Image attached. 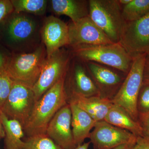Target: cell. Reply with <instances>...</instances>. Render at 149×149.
<instances>
[{"mask_svg":"<svg viewBox=\"0 0 149 149\" xmlns=\"http://www.w3.org/2000/svg\"><path fill=\"white\" fill-rule=\"evenodd\" d=\"M41 27L34 17L14 12L0 30V36L6 45L14 52H29L41 44Z\"/></svg>","mask_w":149,"mask_h":149,"instance_id":"6da1fadb","label":"cell"},{"mask_svg":"<svg viewBox=\"0 0 149 149\" xmlns=\"http://www.w3.org/2000/svg\"><path fill=\"white\" fill-rule=\"evenodd\" d=\"M65 78L59 80L35 103L29 120L23 128L28 137L46 134L48 125L55 115L68 103Z\"/></svg>","mask_w":149,"mask_h":149,"instance_id":"7a4b0ae2","label":"cell"},{"mask_svg":"<svg viewBox=\"0 0 149 149\" xmlns=\"http://www.w3.org/2000/svg\"><path fill=\"white\" fill-rule=\"evenodd\" d=\"M72 57L81 61L93 62L127 74L133 59L119 42L95 46H80L71 49Z\"/></svg>","mask_w":149,"mask_h":149,"instance_id":"3957f363","label":"cell"},{"mask_svg":"<svg viewBox=\"0 0 149 149\" xmlns=\"http://www.w3.org/2000/svg\"><path fill=\"white\" fill-rule=\"evenodd\" d=\"M47 58L45 47L42 43L32 52L14 53L6 71L14 81L32 88L40 77Z\"/></svg>","mask_w":149,"mask_h":149,"instance_id":"277c9868","label":"cell"},{"mask_svg":"<svg viewBox=\"0 0 149 149\" xmlns=\"http://www.w3.org/2000/svg\"><path fill=\"white\" fill-rule=\"evenodd\" d=\"M89 17L112 42H118L125 21L118 0H90Z\"/></svg>","mask_w":149,"mask_h":149,"instance_id":"5b68a950","label":"cell"},{"mask_svg":"<svg viewBox=\"0 0 149 149\" xmlns=\"http://www.w3.org/2000/svg\"><path fill=\"white\" fill-rule=\"evenodd\" d=\"M146 55H141L133 59L130 71L119 91L111 100L113 104L125 110L134 120L138 122L137 100L143 85V71Z\"/></svg>","mask_w":149,"mask_h":149,"instance_id":"8992f818","label":"cell"},{"mask_svg":"<svg viewBox=\"0 0 149 149\" xmlns=\"http://www.w3.org/2000/svg\"><path fill=\"white\" fill-rule=\"evenodd\" d=\"M72 58L70 51L64 47L47 58L40 77L32 88L36 102L59 80L65 77Z\"/></svg>","mask_w":149,"mask_h":149,"instance_id":"52a82bcc","label":"cell"},{"mask_svg":"<svg viewBox=\"0 0 149 149\" xmlns=\"http://www.w3.org/2000/svg\"><path fill=\"white\" fill-rule=\"evenodd\" d=\"M36 102L32 88L13 80L8 97L1 110L8 118L19 121L24 128Z\"/></svg>","mask_w":149,"mask_h":149,"instance_id":"ba28073f","label":"cell"},{"mask_svg":"<svg viewBox=\"0 0 149 149\" xmlns=\"http://www.w3.org/2000/svg\"><path fill=\"white\" fill-rule=\"evenodd\" d=\"M134 59L149 52V14L135 21L125 22L119 42Z\"/></svg>","mask_w":149,"mask_h":149,"instance_id":"9c48e42d","label":"cell"},{"mask_svg":"<svg viewBox=\"0 0 149 149\" xmlns=\"http://www.w3.org/2000/svg\"><path fill=\"white\" fill-rule=\"evenodd\" d=\"M84 63L98 91L99 96L111 100L119 91L127 74L114 68L93 62Z\"/></svg>","mask_w":149,"mask_h":149,"instance_id":"30bf717a","label":"cell"},{"mask_svg":"<svg viewBox=\"0 0 149 149\" xmlns=\"http://www.w3.org/2000/svg\"><path fill=\"white\" fill-rule=\"evenodd\" d=\"M68 25V47L71 49L80 46H95L113 43L89 16L75 22H70Z\"/></svg>","mask_w":149,"mask_h":149,"instance_id":"8fae6325","label":"cell"},{"mask_svg":"<svg viewBox=\"0 0 149 149\" xmlns=\"http://www.w3.org/2000/svg\"><path fill=\"white\" fill-rule=\"evenodd\" d=\"M89 139L95 149H113L120 145L136 141L137 136L104 120L96 122Z\"/></svg>","mask_w":149,"mask_h":149,"instance_id":"7c38bea8","label":"cell"},{"mask_svg":"<svg viewBox=\"0 0 149 149\" xmlns=\"http://www.w3.org/2000/svg\"><path fill=\"white\" fill-rule=\"evenodd\" d=\"M40 36L42 43L45 47L47 58L69 45L68 25L53 15L44 19L41 26Z\"/></svg>","mask_w":149,"mask_h":149,"instance_id":"4fadbf2b","label":"cell"},{"mask_svg":"<svg viewBox=\"0 0 149 149\" xmlns=\"http://www.w3.org/2000/svg\"><path fill=\"white\" fill-rule=\"evenodd\" d=\"M71 109L68 103L62 107L51 120L46 134L63 149L76 147L71 129Z\"/></svg>","mask_w":149,"mask_h":149,"instance_id":"5bb4252c","label":"cell"},{"mask_svg":"<svg viewBox=\"0 0 149 149\" xmlns=\"http://www.w3.org/2000/svg\"><path fill=\"white\" fill-rule=\"evenodd\" d=\"M66 75L68 92L85 97L99 96L98 91L88 73L85 63L72 56ZM100 97V96H99Z\"/></svg>","mask_w":149,"mask_h":149,"instance_id":"9a60e30c","label":"cell"},{"mask_svg":"<svg viewBox=\"0 0 149 149\" xmlns=\"http://www.w3.org/2000/svg\"><path fill=\"white\" fill-rule=\"evenodd\" d=\"M68 102H72L89 114L96 122L104 120L113 104L111 100L99 96L85 97L75 93L68 94Z\"/></svg>","mask_w":149,"mask_h":149,"instance_id":"2e32d148","label":"cell"},{"mask_svg":"<svg viewBox=\"0 0 149 149\" xmlns=\"http://www.w3.org/2000/svg\"><path fill=\"white\" fill-rule=\"evenodd\" d=\"M71 109V127L72 136L76 146L83 144L89 138L91 130L96 122L86 112L72 102H68Z\"/></svg>","mask_w":149,"mask_h":149,"instance_id":"e0dca14e","label":"cell"},{"mask_svg":"<svg viewBox=\"0 0 149 149\" xmlns=\"http://www.w3.org/2000/svg\"><path fill=\"white\" fill-rule=\"evenodd\" d=\"M50 3L51 8L55 14L68 17L72 22L89 16V1L52 0Z\"/></svg>","mask_w":149,"mask_h":149,"instance_id":"ac0fdd59","label":"cell"},{"mask_svg":"<svg viewBox=\"0 0 149 149\" xmlns=\"http://www.w3.org/2000/svg\"><path fill=\"white\" fill-rule=\"evenodd\" d=\"M104 120L118 128L128 130L137 137L144 136L139 122L134 120L125 110L116 105L113 104Z\"/></svg>","mask_w":149,"mask_h":149,"instance_id":"d6986e66","label":"cell"},{"mask_svg":"<svg viewBox=\"0 0 149 149\" xmlns=\"http://www.w3.org/2000/svg\"><path fill=\"white\" fill-rule=\"evenodd\" d=\"M0 122L5 131V149H22L24 141V130L20 123L8 118L0 109Z\"/></svg>","mask_w":149,"mask_h":149,"instance_id":"ffe728a7","label":"cell"},{"mask_svg":"<svg viewBox=\"0 0 149 149\" xmlns=\"http://www.w3.org/2000/svg\"><path fill=\"white\" fill-rule=\"evenodd\" d=\"M14 12L42 16L46 13L48 1L46 0H11Z\"/></svg>","mask_w":149,"mask_h":149,"instance_id":"44dd1931","label":"cell"},{"mask_svg":"<svg viewBox=\"0 0 149 149\" xmlns=\"http://www.w3.org/2000/svg\"><path fill=\"white\" fill-rule=\"evenodd\" d=\"M122 13L125 22L140 19L149 14V0H131L122 8Z\"/></svg>","mask_w":149,"mask_h":149,"instance_id":"7402d4cb","label":"cell"},{"mask_svg":"<svg viewBox=\"0 0 149 149\" xmlns=\"http://www.w3.org/2000/svg\"><path fill=\"white\" fill-rule=\"evenodd\" d=\"M22 149H63L47 135L28 137Z\"/></svg>","mask_w":149,"mask_h":149,"instance_id":"603a6c76","label":"cell"},{"mask_svg":"<svg viewBox=\"0 0 149 149\" xmlns=\"http://www.w3.org/2000/svg\"><path fill=\"white\" fill-rule=\"evenodd\" d=\"M13 82L6 71L0 72V109L8 97Z\"/></svg>","mask_w":149,"mask_h":149,"instance_id":"cb8c5ba5","label":"cell"},{"mask_svg":"<svg viewBox=\"0 0 149 149\" xmlns=\"http://www.w3.org/2000/svg\"><path fill=\"white\" fill-rule=\"evenodd\" d=\"M137 108L139 115L149 113V85H142L137 100Z\"/></svg>","mask_w":149,"mask_h":149,"instance_id":"d4e9b609","label":"cell"},{"mask_svg":"<svg viewBox=\"0 0 149 149\" xmlns=\"http://www.w3.org/2000/svg\"><path fill=\"white\" fill-rule=\"evenodd\" d=\"M14 12L11 0H0V30Z\"/></svg>","mask_w":149,"mask_h":149,"instance_id":"484cf974","label":"cell"},{"mask_svg":"<svg viewBox=\"0 0 149 149\" xmlns=\"http://www.w3.org/2000/svg\"><path fill=\"white\" fill-rule=\"evenodd\" d=\"M139 122L143 129L144 137L149 139V113L139 115Z\"/></svg>","mask_w":149,"mask_h":149,"instance_id":"4316f807","label":"cell"},{"mask_svg":"<svg viewBox=\"0 0 149 149\" xmlns=\"http://www.w3.org/2000/svg\"><path fill=\"white\" fill-rule=\"evenodd\" d=\"M11 55L0 49V72L6 71L9 63Z\"/></svg>","mask_w":149,"mask_h":149,"instance_id":"83f0119b","label":"cell"},{"mask_svg":"<svg viewBox=\"0 0 149 149\" xmlns=\"http://www.w3.org/2000/svg\"><path fill=\"white\" fill-rule=\"evenodd\" d=\"M131 149H149V139L144 136L137 137L136 143Z\"/></svg>","mask_w":149,"mask_h":149,"instance_id":"f1b7e54d","label":"cell"},{"mask_svg":"<svg viewBox=\"0 0 149 149\" xmlns=\"http://www.w3.org/2000/svg\"><path fill=\"white\" fill-rule=\"evenodd\" d=\"M143 84L149 85V60L146 59L143 71Z\"/></svg>","mask_w":149,"mask_h":149,"instance_id":"f546056e","label":"cell"},{"mask_svg":"<svg viewBox=\"0 0 149 149\" xmlns=\"http://www.w3.org/2000/svg\"><path fill=\"white\" fill-rule=\"evenodd\" d=\"M136 142V141L122 144V145H120L113 149H131L134 146Z\"/></svg>","mask_w":149,"mask_h":149,"instance_id":"4dcf8cb0","label":"cell"},{"mask_svg":"<svg viewBox=\"0 0 149 149\" xmlns=\"http://www.w3.org/2000/svg\"><path fill=\"white\" fill-rule=\"evenodd\" d=\"M91 142H88V143H83L81 145H79L76 146L75 148L73 149H88L90 146Z\"/></svg>","mask_w":149,"mask_h":149,"instance_id":"1f68e13d","label":"cell"},{"mask_svg":"<svg viewBox=\"0 0 149 149\" xmlns=\"http://www.w3.org/2000/svg\"><path fill=\"white\" fill-rule=\"evenodd\" d=\"M131 0H118L119 4L121 6L122 8L123 7L127 5L131 2Z\"/></svg>","mask_w":149,"mask_h":149,"instance_id":"d6a6232c","label":"cell"},{"mask_svg":"<svg viewBox=\"0 0 149 149\" xmlns=\"http://www.w3.org/2000/svg\"><path fill=\"white\" fill-rule=\"evenodd\" d=\"M5 131L1 123L0 122V140L2 138H4Z\"/></svg>","mask_w":149,"mask_h":149,"instance_id":"836d02e7","label":"cell"},{"mask_svg":"<svg viewBox=\"0 0 149 149\" xmlns=\"http://www.w3.org/2000/svg\"><path fill=\"white\" fill-rule=\"evenodd\" d=\"M146 59L147 60H149V52L147 54Z\"/></svg>","mask_w":149,"mask_h":149,"instance_id":"e575fe53","label":"cell"}]
</instances>
